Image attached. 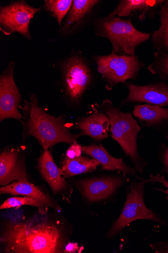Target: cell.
<instances>
[{"label": "cell", "mask_w": 168, "mask_h": 253, "mask_svg": "<svg viewBox=\"0 0 168 253\" xmlns=\"http://www.w3.org/2000/svg\"><path fill=\"white\" fill-rule=\"evenodd\" d=\"M7 253H60L61 235L54 225L16 223L10 225L1 237Z\"/></svg>", "instance_id": "1"}, {"label": "cell", "mask_w": 168, "mask_h": 253, "mask_svg": "<svg viewBox=\"0 0 168 253\" xmlns=\"http://www.w3.org/2000/svg\"><path fill=\"white\" fill-rule=\"evenodd\" d=\"M21 109L25 115V134L35 137L44 150L60 143L71 145L80 136L70 132L63 116L57 118L46 113L39 106L35 94L31 95L30 101H25Z\"/></svg>", "instance_id": "2"}, {"label": "cell", "mask_w": 168, "mask_h": 253, "mask_svg": "<svg viewBox=\"0 0 168 253\" xmlns=\"http://www.w3.org/2000/svg\"><path fill=\"white\" fill-rule=\"evenodd\" d=\"M94 30L98 36L108 39L112 46V52L119 55H135L137 48L151 35L135 29L131 19L108 15L96 19Z\"/></svg>", "instance_id": "3"}, {"label": "cell", "mask_w": 168, "mask_h": 253, "mask_svg": "<svg viewBox=\"0 0 168 253\" xmlns=\"http://www.w3.org/2000/svg\"><path fill=\"white\" fill-rule=\"evenodd\" d=\"M99 106L109 118L111 137L121 146L136 169L141 173L146 163L137 152V137L141 130L140 126L131 113L115 107L110 101L104 100Z\"/></svg>", "instance_id": "4"}, {"label": "cell", "mask_w": 168, "mask_h": 253, "mask_svg": "<svg viewBox=\"0 0 168 253\" xmlns=\"http://www.w3.org/2000/svg\"><path fill=\"white\" fill-rule=\"evenodd\" d=\"M93 59L108 90L119 83L136 80L141 68L145 65L136 55H119L112 52L108 55L93 56Z\"/></svg>", "instance_id": "5"}, {"label": "cell", "mask_w": 168, "mask_h": 253, "mask_svg": "<svg viewBox=\"0 0 168 253\" xmlns=\"http://www.w3.org/2000/svg\"><path fill=\"white\" fill-rule=\"evenodd\" d=\"M61 69L66 96L71 105L78 106L92 81L90 66L81 54H76L66 59Z\"/></svg>", "instance_id": "6"}, {"label": "cell", "mask_w": 168, "mask_h": 253, "mask_svg": "<svg viewBox=\"0 0 168 253\" xmlns=\"http://www.w3.org/2000/svg\"><path fill=\"white\" fill-rule=\"evenodd\" d=\"M146 179H141L131 185V191L127 194L126 202L119 218L110 229L108 237L112 238L121 232L131 222L138 219H147L161 224L164 222L150 210L143 200L144 186Z\"/></svg>", "instance_id": "7"}, {"label": "cell", "mask_w": 168, "mask_h": 253, "mask_svg": "<svg viewBox=\"0 0 168 253\" xmlns=\"http://www.w3.org/2000/svg\"><path fill=\"white\" fill-rule=\"evenodd\" d=\"M40 9L34 8L25 1L13 2L0 7V30L5 36L17 33L28 40L32 39L30 24Z\"/></svg>", "instance_id": "8"}, {"label": "cell", "mask_w": 168, "mask_h": 253, "mask_svg": "<svg viewBox=\"0 0 168 253\" xmlns=\"http://www.w3.org/2000/svg\"><path fill=\"white\" fill-rule=\"evenodd\" d=\"M15 63L11 62L0 76V122L13 119L22 122L24 117L19 111L21 101L19 89L14 79Z\"/></svg>", "instance_id": "9"}, {"label": "cell", "mask_w": 168, "mask_h": 253, "mask_svg": "<svg viewBox=\"0 0 168 253\" xmlns=\"http://www.w3.org/2000/svg\"><path fill=\"white\" fill-rule=\"evenodd\" d=\"M129 94L124 103H145L160 107L168 106V85L163 83L137 85H127Z\"/></svg>", "instance_id": "10"}, {"label": "cell", "mask_w": 168, "mask_h": 253, "mask_svg": "<svg viewBox=\"0 0 168 253\" xmlns=\"http://www.w3.org/2000/svg\"><path fill=\"white\" fill-rule=\"evenodd\" d=\"M17 181H29L25 160L20 151L7 149L0 155V185L5 186Z\"/></svg>", "instance_id": "11"}, {"label": "cell", "mask_w": 168, "mask_h": 253, "mask_svg": "<svg viewBox=\"0 0 168 253\" xmlns=\"http://www.w3.org/2000/svg\"><path fill=\"white\" fill-rule=\"evenodd\" d=\"M92 113L89 116L79 118L76 128L81 130L80 135H87L97 141H101L108 137L110 122L108 116L96 104L92 106Z\"/></svg>", "instance_id": "12"}, {"label": "cell", "mask_w": 168, "mask_h": 253, "mask_svg": "<svg viewBox=\"0 0 168 253\" xmlns=\"http://www.w3.org/2000/svg\"><path fill=\"white\" fill-rule=\"evenodd\" d=\"M123 183L121 178L109 177L83 180L79 185L83 196L95 202L109 197Z\"/></svg>", "instance_id": "13"}, {"label": "cell", "mask_w": 168, "mask_h": 253, "mask_svg": "<svg viewBox=\"0 0 168 253\" xmlns=\"http://www.w3.org/2000/svg\"><path fill=\"white\" fill-rule=\"evenodd\" d=\"M100 2L98 0H74L61 32L66 35L76 32L85 25Z\"/></svg>", "instance_id": "14"}, {"label": "cell", "mask_w": 168, "mask_h": 253, "mask_svg": "<svg viewBox=\"0 0 168 253\" xmlns=\"http://www.w3.org/2000/svg\"><path fill=\"white\" fill-rule=\"evenodd\" d=\"M164 1V0H121L108 16L119 17L136 16L143 21Z\"/></svg>", "instance_id": "15"}, {"label": "cell", "mask_w": 168, "mask_h": 253, "mask_svg": "<svg viewBox=\"0 0 168 253\" xmlns=\"http://www.w3.org/2000/svg\"><path fill=\"white\" fill-rule=\"evenodd\" d=\"M81 149L85 154L98 160L103 169L121 171L140 179L137 175L136 171L128 166L123 158L112 157L101 144L99 146L94 144L87 146H81Z\"/></svg>", "instance_id": "16"}, {"label": "cell", "mask_w": 168, "mask_h": 253, "mask_svg": "<svg viewBox=\"0 0 168 253\" xmlns=\"http://www.w3.org/2000/svg\"><path fill=\"white\" fill-rule=\"evenodd\" d=\"M38 168L41 175L49 183L55 194L65 189L67 182L64 177L62 176L63 175L62 169L57 167L48 149L44 150L38 159Z\"/></svg>", "instance_id": "17"}, {"label": "cell", "mask_w": 168, "mask_h": 253, "mask_svg": "<svg viewBox=\"0 0 168 253\" xmlns=\"http://www.w3.org/2000/svg\"><path fill=\"white\" fill-rule=\"evenodd\" d=\"M0 193L14 196H23L40 200L47 206L54 208L51 200L41 191L38 188L29 181H14L9 185L0 188Z\"/></svg>", "instance_id": "18"}, {"label": "cell", "mask_w": 168, "mask_h": 253, "mask_svg": "<svg viewBox=\"0 0 168 253\" xmlns=\"http://www.w3.org/2000/svg\"><path fill=\"white\" fill-rule=\"evenodd\" d=\"M101 165L98 160L82 157L70 159L66 157L62 164V170L65 177H71L93 172Z\"/></svg>", "instance_id": "19"}, {"label": "cell", "mask_w": 168, "mask_h": 253, "mask_svg": "<svg viewBox=\"0 0 168 253\" xmlns=\"http://www.w3.org/2000/svg\"><path fill=\"white\" fill-rule=\"evenodd\" d=\"M134 117L148 126L168 121V108L149 104L138 105L133 111Z\"/></svg>", "instance_id": "20"}, {"label": "cell", "mask_w": 168, "mask_h": 253, "mask_svg": "<svg viewBox=\"0 0 168 253\" xmlns=\"http://www.w3.org/2000/svg\"><path fill=\"white\" fill-rule=\"evenodd\" d=\"M160 7V26L152 35V42L157 52L168 53V0Z\"/></svg>", "instance_id": "21"}, {"label": "cell", "mask_w": 168, "mask_h": 253, "mask_svg": "<svg viewBox=\"0 0 168 253\" xmlns=\"http://www.w3.org/2000/svg\"><path fill=\"white\" fill-rule=\"evenodd\" d=\"M73 1L72 0H46L44 8L55 18L60 26L63 19L71 9Z\"/></svg>", "instance_id": "22"}, {"label": "cell", "mask_w": 168, "mask_h": 253, "mask_svg": "<svg viewBox=\"0 0 168 253\" xmlns=\"http://www.w3.org/2000/svg\"><path fill=\"white\" fill-rule=\"evenodd\" d=\"M155 59L149 65L148 70L153 75H158L163 80L168 81V53L155 52Z\"/></svg>", "instance_id": "23"}, {"label": "cell", "mask_w": 168, "mask_h": 253, "mask_svg": "<svg viewBox=\"0 0 168 253\" xmlns=\"http://www.w3.org/2000/svg\"><path fill=\"white\" fill-rule=\"evenodd\" d=\"M25 205L36 207L41 213H44V209L45 206H47L43 202L31 197H11L3 203L1 207H0V209L4 210L19 208V207L20 208V207Z\"/></svg>", "instance_id": "24"}, {"label": "cell", "mask_w": 168, "mask_h": 253, "mask_svg": "<svg viewBox=\"0 0 168 253\" xmlns=\"http://www.w3.org/2000/svg\"><path fill=\"white\" fill-rule=\"evenodd\" d=\"M81 146L77 142L72 144L66 153V156L70 159H74L81 156Z\"/></svg>", "instance_id": "25"}, {"label": "cell", "mask_w": 168, "mask_h": 253, "mask_svg": "<svg viewBox=\"0 0 168 253\" xmlns=\"http://www.w3.org/2000/svg\"><path fill=\"white\" fill-rule=\"evenodd\" d=\"M147 182H158L161 183L162 185L167 188L166 190H163L162 189L158 190L162 192L167 194L168 196V181L167 180L166 178L164 176L160 175H151L150 179H146Z\"/></svg>", "instance_id": "26"}, {"label": "cell", "mask_w": 168, "mask_h": 253, "mask_svg": "<svg viewBox=\"0 0 168 253\" xmlns=\"http://www.w3.org/2000/svg\"><path fill=\"white\" fill-rule=\"evenodd\" d=\"M152 248H153V249H155L156 248H161V250H159L157 251V253H168V244H166L165 243H161L160 244H157L155 245H152Z\"/></svg>", "instance_id": "27"}, {"label": "cell", "mask_w": 168, "mask_h": 253, "mask_svg": "<svg viewBox=\"0 0 168 253\" xmlns=\"http://www.w3.org/2000/svg\"><path fill=\"white\" fill-rule=\"evenodd\" d=\"M163 170L164 172L168 174V148L164 152L163 155Z\"/></svg>", "instance_id": "28"}, {"label": "cell", "mask_w": 168, "mask_h": 253, "mask_svg": "<svg viewBox=\"0 0 168 253\" xmlns=\"http://www.w3.org/2000/svg\"><path fill=\"white\" fill-rule=\"evenodd\" d=\"M78 249L77 244H69L66 247L65 251L66 253H74Z\"/></svg>", "instance_id": "29"}]
</instances>
